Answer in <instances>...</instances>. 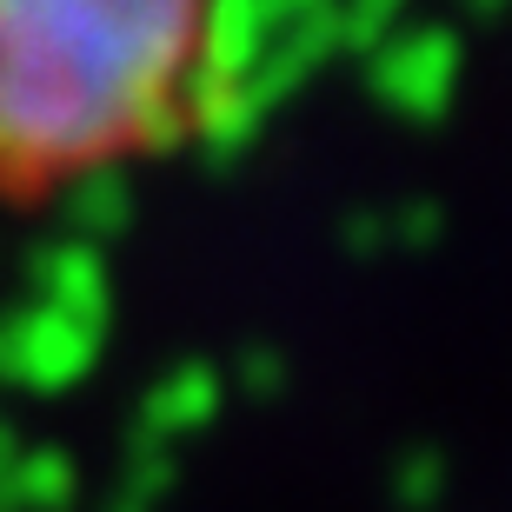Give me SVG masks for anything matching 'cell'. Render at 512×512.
Segmentation results:
<instances>
[{
    "mask_svg": "<svg viewBox=\"0 0 512 512\" xmlns=\"http://www.w3.org/2000/svg\"><path fill=\"white\" fill-rule=\"evenodd\" d=\"M240 0H0V200L187 147Z\"/></svg>",
    "mask_w": 512,
    "mask_h": 512,
    "instance_id": "6da1fadb",
    "label": "cell"
}]
</instances>
